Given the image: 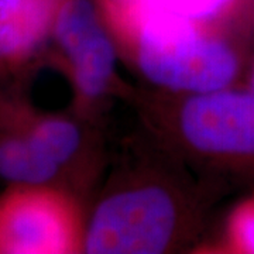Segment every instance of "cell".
Returning a JSON list of instances; mask_svg holds the SVG:
<instances>
[{"instance_id":"5","label":"cell","mask_w":254,"mask_h":254,"mask_svg":"<svg viewBox=\"0 0 254 254\" xmlns=\"http://www.w3.org/2000/svg\"><path fill=\"white\" fill-rule=\"evenodd\" d=\"M0 103L44 154L65 175L78 196H86L106 170L102 126L71 113H50L34 108L21 95L0 93Z\"/></svg>"},{"instance_id":"9","label":"cell","mask_w":254,"mask_h":254,"mask_svg":"<svg viewBox=\"0 0 254 254\" xmlns=\"http://www.w3.org/2000/svg\"><path fill=\"white\" fill-rule=\"evenodd\" d=\"M200 253L254 254V193L230 209L216 243L198 247Z\"/></svg>"},{"instance_id":"4","label":"cell","mask_w":254,"mask_h":254,"mask_svg":"<svg viewBox=\"0 0 254 254\" xmlns=\"http://www.w3.org/2000/svg\"><path fill=\"white\" fill-rule=\"evenodd\" d=\"M82 198L60 185H10L0 193V254L83 253Z\"/></svg>"},{"instance_id":"1","label":"cell","mask_w":254,"mask_h":254,"mask_svg":"<svg viewBox=\"0 0 254 254\" xmlns=\"http://www.w3.org/2000/svg\"><path fill=\"white\" fill-rule=\"evenodd\" d=\"M219 181L144 134L127 145L93 200L83 253L165 254L195 249L222 192Z\"/></svg>"},{"instance_id":"6","label":"cell","mask_w":254,"mask_h":254,"mask_svg":"<svg viewBox=\"0 0 254 254\" xmlns=\"http://www.w3.org/2000/svg\"><path fill=\"white\" fill-rule=\"evenodd\" d=\"M110 33H226L254 40V0H95Z\"/></svg>"},{"instance_id":"2","label":"cell","mask_w":254,"mask_h":254,"mask_svg":"<svg viewBox=\"0 0 254 254\" xmlns=\"http://www.w3.org/2000/svg\"><path fill=\"white\" fill-rule=\"evenodd\" d=\"M130 102L145 134L193 170L254 177V91L247 86L198 93L145 88Z\"/></svg>"},{"instance_id":"3","label":"cell","mask_w":254,"mask_h":254,"mask_svg":"<svg viewBox=\"0 0 254 254\" xmlns=\"http://www.w3.org/2000/svg\"><path fill=\"white\" fill-rule=\"evenodd\" d=\"M55 65L72 88L71 112L102 126L116 99L130 102L136 88L118 69L120 54L95 0H66L51 30Z\"/></svg>"},{"instance_id":"10","label":"cell","mask_w":254,"mask_h":254,"mask_svg":"<svg viewBox=\"0 0 254 254\" xmlns=\"http://www.w3.org/2000/svg\"><path fill=\"white\" fill-rule=\"evenodd\" d=\"M242 85H245L249 89L254 91V54L253 57H252V60H250L249 68H247V71H246L245 79H243V83H242Z\"/></svg>"},{"instance_id":"11","label":"cell","mask_w":254,"mask_h":254,"mask_svg":"<svg viewBox=\"0 0 254 254\" xmlns=\"http://www.w3.org/2000/svg\"><path fill=\"white\" fill-rule=\"evenodd\" d=\"M46 1H47V3H50V4H51V6L54 7L55 11H58V10H60V7L63 6V4L65 3V1H66V0H46Z\"/></svg>"},{"instance_id":"8","label":"cell","mask_w":254,"mask_h":254,"mask_svg":"<svg viewBox=\"0 0 254 254\" xmlns=\"http://www.w3.org/2000/svg\"><path fill=\"white\" fill-rule=\"evenodd\" d=\"M0 178L10 185H60L71 190L61 168L37 147L1 103Z\"/></svg>"},{"instance_id":"7","label":"cell","mask_w":254,"mask_h":254,"mask_svg":"<svg viewBox=\"0 0 254 254\" xmlns=\"http://www.w3.org/2000/svg\"><path fill=\"white\" fill-rule=\"evenodd\" d=\"M55 14L46 0H0V76L23 72L46 53Z\"/></svg>"}]
</instances>
